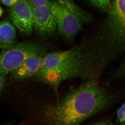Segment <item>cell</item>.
I'll use <instances>...</instances> for the list:
<instances>
[{
  "instance_id": "15",
  "label": "cell",
  "mask_w": 125,
  "mask_h": 125,
  "mask_svg": "<svg viewBox=\"0 0 125 125\" xmlns=\"http://www.w3.org/2000/svg\"><path fill=\"white\" fill-rule=\"evenodd\" d=\"M19 0H2V4L10 7L13 6L19 1Z\"/></svg>"
},
{
  "instance_id": "5",
  "label": "cell",
  "mask_w": 125,
  "mask_h": 125,
  "mask_svg": "<svg viewBox=\"0 0 125 125\" xmlns=\"http://www.w3.org/2000/svg\"><path fill=\"white\" fill-rule=\"evenodd\" d=\"M49 2L58 32L66 41L73 40L76 34L83 29V23L61 5L54 0H50Z\"/></svg>"
},
{
  "instance_id": "7",
  "label": "cell",
  "mask_w": 125,
  "mask_h": 125,
  "mask_svg": "<svg viewBox=\"0 0 125 125\" xmlns=\"http://www.w3.org/2000/svg\"><path fill=\"white\" fill-rule=\"evenodd\" d=\"M9 15L12 24L22 34L30 35L33 30L32 10L26 0H19L10 7Z\"/></svg>"
},
{
  "instance_id": "13",
  "label": "cell",
  "mask_w": 125,
  "mask_h": 125,
  "mask_svg": "<svg viewBox=\"0 0 125 125\" xmlns=\"http://www.w3.org/2000/svg\"><path fill=\"white\" fill-rule=\"evenodd\" d=\"M117 119L120 123H122L125 121V103H123L117 111Z\"/></svg>"
},
{
  "instance_id": "19",
  "label": "cell",
  "mask_w": 125,
  "mask_h": 125,
  "mask_svg": "<svg viewBox=\"0 0 125 125\" xmlns=\"http://www.w3.org/2000/svg\"><path fill=\"white\" fill-rule=\"evenodd\" d=\"M14 125L13 124V123H7V124H4V125Z\"/></svg>"
},
{
  "instance_id": "6",
  "label": "cell",
  "mask_w": 125,
  "mask_h": 125,
  "mask_svg": "<svg viewBox=\"0 0 125 125\" xmlns=\"http://www.w3.org/2000/svg\"><path fill=\"white\" fill-rule=\"evenodd\" d=\"M32 10L33 30L36 33L44 38L53 36L57 28L49 1L32 8Z\"/></svg>"
},
{
  "instance_id": "17",
  "label": "cell",
  "mask_w": 125,
  "mask_h": 125,
  "mask_svg": "<svg viewBox=\"0 0 125 125\" xmlns=\"http://www.w3.org/2000/svg\"><path fill=\"white\" fill-rule=\"evenodd\" d=\"M92 125H108L107 123L104 122H101L94 124Z\"/></svg>"
},
{
  "instance_id": "20",
  "label": "cell",
  "mask_w": 125,
  "mask_h": 125,
  "mask_svg": "<svg viewBox=\"0 0 125 125\" xmlns=\"http://www.w3.org/2000/svg\"><path fill=\"white\" fill-rule=\"evenodd\" d=\"M109 125H114V124H113V123H112L111 122H110L109 123Z\"/></svg>"
},
{
  "instance_id": "2",
  "label": "cell",
  "mask_w": 125,
  "mask_h": 125,
  "mask_svg": "<svg viewBox=\"0 0 125 125\" xmlns=\"http://www.w3.org/2000/svg\"><path fill=\"white\" fill-rule=\"evenodd\" d=\"M114 97L97 81H87L56 102L43 106L36 125H79L108 107Z\"/></svg>"
},
{
  "instance_id": "14",
  "label": "cell",
  "mask_w": 125,
  "mask_h": 125,
  "mask_svg": "<svg viewBox=\"0 0 125 125\" xmlns=\"http://www.w3.org/2000/svg\"><path fill=\"white\" fill-rule=\"evenodd\" d=\"M32 8L47 3L50 0H26Z\"/></svg>"
},
{
  "instance_id": "12",
  "label": "cell",
  "mask_w": 125,
  "mask_h": 125,
  "mask_svg": "<svg viewBox=\"0 0 125 125\" xmlns=\"http://www.w3.org/2000/svg\"><path fill=\"white\" fill-rule=\"evenodd\" d=\"M95 7L103 11H106L111 3V0H87Z\"/></svg>"
},
{
  "instance_id": "18",
  "label": "cell",
  "mask_w": 125,
  "mask_h": 125,
  "mask_svg": "<svg viewBox=\"0 0 125 125\" xmlns=\"http://www.w3.org/2000/svg\"><path fill=\"white\" fill-rule=\"evenodd\" d=\"M3 13V10L2 7L0 6V18L1 17Z\"/></svg>"
},
{
  "instance_id": "1",
  "label": "cell",
  "mask_w": 125,
  "mask_h": 125,
  "mask_svg": "<svg viewBox=\"0 0 125 125\" xmlns=\"http://www.w3.org/2000/svg\"><path fill=\"white\" fill-rule=\"evenodd\" d=\"M108 64L102 47L93 38L67 50L45 54L35 79L58 94L61 84L66 81H97Z\"/></svg>"
},
{
  "instance_id": "4",
  "label": "cell",
  "mask_w": 125,
  "mask_h": 125,
  "mask_svg": "<svg viewBox=\"0 0 125 125\" xmlns=\"http://www.w3.org/2000/svg\"><path fill=\"white\" fill-rule=\"evenodd\" d=\"M49 47L44 43L25 42L2 50L0 53V73L6 76L30 57L46 54Z\"/></svg>"
},
{
  "instance_id": "10",
  "label": "cell",
  "mask_w": 125,
  "mask_h": 125,
  "mask_svg": "<svg viewBox=\"0 0 125 125\" xmlns=\"http://www.w3.org/2000/svg\"><path fill=\"white\" fill-rule=\"evenodd\" d=\"M65 7L77 16L83 24L89 23L92 21L90 15L76 4L73 0H54Z\"/></svg>"
},
{
  "instance_id": "9",
  "label": "cell",
  "mask_w": 125,
  "mask_h": 125,
  "mask_svg": "<svg viewBox=\"0 0 125 125\" xmlns=\"http://www.w3.org/2000/svg\"><path fill=\"white\" fill-rule=\"evenodd\" d=\"M16 30L10 21L4 20L0 22V49H8L16 43Z\"/></svg>"
},
{
  "instance_id": "16",
  "label": "cell",
  "mask_w": 125,
  "mask_h": 125,
  "mask_svg": "<svg viewBox=\"0 0 125 125\" xmlns=\"http://www.w3.org/2000/svg\"><path fill=\"white\" fill-rule=\"evenodd\" d=\"M5 76L0 73V93L4 87L5 83Z\"/></svg>"
},
{
  "instance_id": "22",
  "label": "cell",
  "mask_w": 125,
  "mask_h": 125,
  "mask_svg": "<svg viewBox=\"0 0 125 125\" xmlns=\"http://www.w3.org/2000/svg\"><path fill=\"white\" fill-rule=\"evenodd\" d=\"M1 0H0V2L1 1Z\"/></svg>"
},
{
  "instance_id": "8",
  "label": "cell",
  "mask_w": 125,
  "mask_h": 125,
  "mask_svg": "<svg viewBox=\"0 0 125 125\" xmlns=\"http://www.w3.org/2000/svg\"><path fill=\"white\" fill-rule=\"evenodd\" d=\"M46 54H37L27 59L10 73L11 79L16 81H20L35 76L40 68L42 58Z\"/></svg>"
},
{
  "instance_id": "11",
  "label": "cell",
  "mask_w": 125,
  "mask_h": 125,
  "mask_svg": "<svg viewBox=\"0 0 125 125\" xmlns=\"http://www.w3.org/2000/svg\"><path fill=\"white\" fill-rule=\"evenodd\" d=\"M117 80L124 81V86L125 88V57L119 67L113 72L108 80V83Z\"/></svg>"
},
{
  "instance_id": "3",
  "label": "cell",
  "mask_w": 125,
  "mask_h": 125,
  "mask_svg": "<svg viewBox=\"0 0 125 125\" xmlns=\"http://www.w3.org/2000/svg\"><path fill=\"white\" fill-rule=\"evenodd\" d=\"M101 34L96 36L109 62L125 52V0H113Z\"/></svg>"
},
{
  "instance_id": "21",
  "label": "cell",
  "mask_w": 125,
  "mask_h": 125,
  "mask_svg": "<svg viewBox=\"0 0 125 125\" xmlns=\"http://www.w3.org/2000/svg\"><path fill=\"white\" fill-rule=\"evenodd\" d=\"M121 125H125V121L124 122H123V123H121Z\"/></svg>"
}]
</instances>
